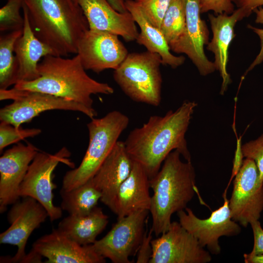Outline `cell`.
Here are the masks:
<instances>
[{
    "instance_id": "cell-1",
    "label": "cell",
    "mask_w": 263,
    "mask_h": 263,
    "mask_svg": "<svg viewBox=\"0 0 263 263\" xmlns=\"http://www.w3.org/2000/svg\"><path fill=\"white\" fill-rule=\"evenodd\" d=\"M197 105L194 101H185L174 111L150 116L129 134L124 142L127 151L150 179L157 174L173 150H177L186 161H191L185 135Z\"/></svg>"
},
{
    "instance_id": "cell-2",
    "label": "cell",
    "mask_w": 263,
    "mask_h": 263,
    "mask_svg": "<svg viewBox=\"0 0 263 263\" xmlns=\"http://www.w3.org/2000/svg\"><path fill=\"white\" fill-rule=\"evenodd\" d=\"M23 6L34 34L54 56L77 54L78 42L89 28L76 0H24Z\"/></svg>"
},
{
    "instance_id": "cell-3",
    "label": "cell",
    "mask_w": 263,
    "mask_h": 263,
    "mask_svg": "<svg viewBox=\"0 0 263 263\" xmlns=\"http://www.w3.org/2000/svg\"><path fill=\"white\" fill-rule=\"evenodd\" d=\"M39 76L32 81L17 82L14 87L63 97L89 109L93 107V94H112L114 90L107 83L91 77L86 72L78 55L72 58L48 55L38 66Z\"/></svg>"
},
{
    "instance_id": "cell-4",
    "label": "cell",
    "mask_w": 263,
    "mask_h": 263,
    "mask_svg": "<svg viewBox=\"0 0 263 263\" xmlns=\"http://www.w3.org/2000/svg\"><path fill=\"white\" fill-rule=\"evenodd\" d=\"M177 150L166 158L157 174L150 179L153 191L149 211L156 236L166 232L172 215L185 210L197 192L195 172L191 161L183 162Z\"/></svg>"
},
{
    "instance_id": "cell-5",
    "label": "cell",
    "mask_w": 263,
    "mask_h": 263,
    "mask_svg": "<svg viewBox=\"0 0 263 263\" xmlns=\"http://www.w3.org/2000/svg\"><path fill=\"white\" fill-rule=\"evenodd\" d=\"M129 118L113 111L100 118H93L87 125L89 142L79 166L65 174L62 189L69 190L91 179L110 153L121 133L127 128Z\"/></svg>"
},
{
    "instance_id": "cell-6",
    "label": "cell",
    "mask_w": 263,
    "mask_h": 263,
    "mask_svg": "<svg viewBox=\"0 0 263 263\" xmlns=\"http://www.w3.org/2000/svg\"><path fill=\"white\" fill-rule=\"evenodd\" d=\"M160 56L149 51L129 53L114 70L115 82L134 101L158 106L161 100Z\"/></svg>"
},
{
    "instance_id": "cell-7",
    "label": "cell",
    "mask_w": 263,
    "mask_h": 263,
    "mask_svg": "<svg viewBox=\"0 0 263 263\" xmlns=\"http://www.w3.org/2000/svg\"><path fill=\"white\" fill-rule=\"evenodd\" d=\"M70 155L66 147L54 154L39 151L19 187L20 197H30L37 200L46 209L52 222L60 218L63 210L54 204L53 190L56 186L53 181V172L59 163L74 168V164L68 158Z\"/></svg>"
},
{
    "instance_id": "cell-8",
    "label": "cell",
    "mask_w": 263,
    "mask_h": 263,
    "mask_svg": "<svg viewBox=\"0 0 263 263\" xmlns=\"http://www.w3.org/2000/svg\"><path fill=\"white\" fill-rule=\"evenodd\" d=\"M149 212L141 210L117 218L107 234L93 244L95 251L113 263H132L129 258L139 249Z\"/></svg>"
},
{
    "instance_id": "cell-9",
    "label": "cell",
    "mask_w": 263,
    "mask_h": 263,
    "mask_svg": "<svg viewBox=\"0 0 263 263\" xmlns=\"http://www.w3.org/2000/svg\"><path fill=\"white\" fill-rule=\"evenodd\" d=\"M229 207L232 220L244 227L259 220L263 210V184L255 162L245 158L236 174Z\"/></svg>"
},
{
    "instance_id": "cell-10",
    "label": "cell",
    "mask_w": 263,
    "mask_h": 263,
    "mask_svg": "<svg viewBox=\"0 0 263 263\" xmlns=\"http://www.w3.org/2000/svg\"><path fill=\"white\" fill-rule=\"evenodd\" d=\"M22 198L13 204L7 214L10 225L0 234V243L16 245L17 251L13 257H1L0 263H25L28 238L49 217L46 209L35 199Z\"/></svg>"
},
{
    "instance_id": "cell-11",
    "label": "cell",
    "mask_w": 263,
    "mask_h": 263,
    "mask_svg": "<svg viewBox=\"0 0 263 263\" xmlns=\"http://www.w3.org/2000/svg\"><path fill=\"white\" fill-rule=\"evenodd\" d=\"M151 244L149 263H207L212 259L209 252L179 222H172L168 230Z\"/></svg>"
},
{
    "instance_id": "cell-12",
    "label": "cell",
    "mask_w": 263,
    "mask_h": 263,
    "mask_svg": "<svg viewBox=\"0 0 263 263\" xmlns=\"http://www.w3.org/2000/svg\"><path fill=\"white\" fill-rule=\"evenodd\" d=\"M185 210L177 212L179 223L212 254L220 253L219 239L221 237L236 236L241 231L239 225L231 218L226 195H224L223 205L212 211L208 218H198L190 208L187 207Z\"/></svg>"
},
{
    "instance_id": "cell-13",
    "label": "cell",
    "mask_w": 263,
    "mask_h": 263,
    "mask_svg": "<svg viewBox=\"0 0 263 263\" xmlns=\"http://www.w3.org/2000/svg\"><path fill=\"white\" fill-rule=\"evenodd\" d=\"M128 54L118 36L99 30L89 29L77 45V55L84 69L97 74L116 69Z\"/></svg>"
},
{
    "instance_id": "cell-14",
    "label": "cell",
    "mask_w": 263,
    "mask_h": 263,
    "mask_svg": "<svg viewBox=\"0 0 263 263\" xmlns=\"http://www.w3.org/2000/svg\"><path fill=\"white\" fill-rule=\"evenodd\" d=\"M186 14L184 33L175 42L169 45L171 51L185 54L206 76L216 70L214 62L207 58L204 46L209 43V31L205 20L201 18L199 0H182Z\"/></svg>"
},
{
    "instance_id": "cell-15",
    "label": "cell",
    "mask_w": 263,
    "mask_h": 263,
    "mask_svg": "<svg viewBox=\"0 0 263 263\" xmlns=\"http://www.w3.org/2000/svg\"><path fill=\"white\" fill-rule=\"evenodd\" d=\"M54 110L78 112L91 119L97 115L96 111L91 110L74 101L50 94L27 91L23 97L0 109V120L19 128L23 123L30 122L40 113Z\"/></svg>"
},
{
    "instance_id": "cell-16",
    "label": "cell",
    "mask_w": 263,
    "mask_h": 263,
    "mask_svg": "<svg viewBox=\"0 0 263 263\" xmlns=\"http://www.w3.org/2000/svg\"><path fill=\"white\" fill-rule=\"evenodd\" d=\"M39 150L33 144L18 143L0 157V212L20 198L19 187L29 167Z\"/></svg>"
},
{
    "instance_id": "cell-17",
    "label": "cell",
    "mask_w": 263,
    "mask_h": 263,
    "mask_svg": "<svg viewBox=\"0 0 263 263\" xmlns=\"http://www.w3.org/2000/svg\"><path fill=\"white\" fill-rule=\"evenodd\" d=\"M32 250L47 259V263H104L105 258L95 250L93 244L82 245L57 228L37 239Z\"/></svg>"
},
{
    "instance_id": "cell-18",
    "label": "cell",
    "mask_w": 263,
    "mask_h": 263,
    "mask_svg": "<svg viewBox=\"0 0 263 263\" xmlns=\"http://www.w3.org/2000/svg\"><path fill=\"white\" fill-rule=\"evenodd\" d=\"M90 29L121 37L126 42L136 41L139 32L132 15L115 10L107 0H76Z\"/></svg>"
},
{
    "instance_id": "cell-19",
    "label": "cell",
    "mask_w": 263,
    "mask_h": 263,
    "mask_svg": "<svg viewBox=\"0 0 263 263\" xmlns=\"http://www.w3.org/2000/svg\"><path fill=\"white\" fill-rule=\"evenodd\" d=\"M134 162L124 142L118 141L91 178L101 194L100 201L113 212L118 188L131 172Z\"/></svg>"
},
{
    "instance_id": "cell-20",
    "label": "cell",
    "mask_w": 263,
    "mask_h": 263,
    "mask_svg": "<svg viewBox=\"0 0 263 263\" xmlns=\"http://www.w3.org/2000/svg\"><path fill=\"white\" fill-rule=\"evenodd\" d=\"M212 38L207 49L214 55V64L222 78L221 94H223L231 82L230 75L227 71L228 49L236 35L234 27L236 23L243 19L240 11L237 9L230 15L225 13L215 15L209 14Z\"/></svg>"
},
{
    "instance_id": "cell-21",
    "label": "cell",
    "mask_w": 263,
    "mask_h": 263,
    "mask_svg": "<svg viewBox=\"0 0 263 263\" xmlns=\"http://www.w3.org/2000/svg\"><path fill=\"white\" fill-rule=\"evenodd\" d=\"M150 178L142 167L134 162L129 176L117 191L113 212L117 218L141 210H150L151 196Z\"/></svg>"
},
{
    "instance_id": "cell-22",
    "label": "cell",
    "mask_w": 263,
    "mask_h": 263,
    "mask_svg": "<svg viewBox=\"0 0 263 263\" xmlns=\"http://www.w3.org/2000/svg\"><path fill=\"white\" fill-rule=\"evenodd\" d=\"M22 10L24 19L23 33L17 39L14 48L18 66L17 82L38 78L39 76L38 66L41 58L54 55L52 50L36 37L23 6Z\"/></svg>"
},
{
    "instance_id": "cell-23",
    "label": "cell",
    "mask_w": 263,
    "mask_h": 263,
    "mask_svg": "<svg viewBox=\"0 0 263 263\" xmlns=\"http://www.w3.org/2000/svg\"><path fill=\"white\" fill-rule=\"evenodd\" d=\"M127 10L132 15L138 24L140 32L136 41L144 46L147 51L158 54L162 64L175 69L183 65L185 57L175 56L170 52L169 46L160 29L152 25L146 17L135 0H126Z\"/></svg>"
},
{
    "instance_id": "cell-24",
    "label": "cell",
    "mask_w": 263,
    "mask_h": 263,
    "mask_svg": "<svg viewBox=\"0 0 263 263\" xmlns=\"http://www.w3.org/2000/svg\"><path fill=\"white\" fill-rule=\"evenodd\" d=\"M109 223V217L96 207L84 216L69 215L58 224L57 228L80 245L93 244Z\"/></svg>"
},
{
    "instance_id": "cell-25",
    "label": "cell",
    "mask_w": 263,
    "mask_h": 263,
    "mask_svg": "<svg viewBox=\"0 0 263 263\" xmlns=\"http://www.w3.org/2000/svg\"><path fill=\"white\" fill-rule=\"evenodd\" d=\"M60 205L63 210L69 215L84 216L90 213L95 207L101 194L90 179L84 184L69 190L61 188Z\"/></svg>"
},
{
    "instance_id": "cell-26",
    "label": "cell",
    "mask_w": 263,
    "mask_h": 263,
    "mask_svg": "<svg viewBox=\"0 0 263 263\" xmlns=\"http://www.w3.org/2000/svg\"><path fill=\"white\" fill-rule=\"evenodd\" d=\"M23 30L8 32L0 37V89H6L17 82L18 66L14 55L15 43Z\"/></svg>"
},
{
    "instance_id": "cell-27",
    "label": "cell",
    "mask_w": 263,
    "mask_h": 263,
    "mask_svg": "<svg viewBox=\"0 0 263 263\" xmlns=\"http://www.w3.org/2000/svg\"><path fill=\"white\" fill-rule=\"evenodd\" d=\"M186 27L185 10L182 0H172L163 19L160 31L169 45L183 35Z\"/></svg>"
},
{
    "instance_id": "cell-28",
    "label": "cell",
    "mask_w": 263,
    "mask_h": 263,
    "mask_svg": "<svg viewBox=\"0 0 263 263\" xmlns=\"http://www.w3.org/2000/svg\"><path fill=\"white\" fill-rule=\"evenodd\" d=\"M24 0H7L0 9V31L10 32L23 30L24 24L23 16L20 15Z\"/></svg>"
},
{
    "instance_id": "cell-29",
    "label": "cell",
    "mask_w": 263,
    "mask_h": 263,
    "mask_svg": "<svg viewBox=\"0 0 263 263\" xmlns=\"http://www.w3.org/2000/svg\"><path fill=\"white\" fill-rule=\"evenodd\" d=\"M41 130L38 128L22 129L7 123L0 121V151L8 146L19 142L28 137H33L39 134Z\"/></svg>"
},
{
    "instance_id": "cell-30",
    "label": "cell",
    "mask_w": 263,
    "mask_h": 263,
    "mask_svg": "<svg viewBox=\"0 0 263 263\" xmlns=\"http://www.w3.org/2000/svg\"><path fill=\"white\" fill-rule=\"evenodd\" d=\"M150 22L160 29L172 0H135Z\"/></svg>"
},
{
    "instance_id": "cell-31",
    "label": "cell",
    "mask_w": 263,
    "mask_h": 263,
    "mask_svg": "<svg viewBox=\"0 0 263 263\" xmlns=\"http://www.w3.org/2000/svg\"><path fill=\"white\" fill-rule=\"evenodd\" d=\"M243 157L253 160L259 173V181L263 184V134L257 139L251 140L241 146Z\"/></svg>"
},
{
    "instance_id": "cell-32",
    "label": "cell",
    "mask_w": 263,
    "mask_h": 263,
    "mask_svg": "<svg viewBox=\"0 0 263 263\" xmlns=\"http://www.w3.org/2000/svg\"><path fill=\"white\" fill-rule=\"evenodd\" d=\"M201 13L213 11L215 15L225 13L230 15L234 11L231 0H199Z\"/></svg>"
},
{
    "instance_id": "cell-33",
    "label": "cell",
    "mask_w": 263,
    "mask_h": 263,
    "mask_svg": "<svg viewBox=\"0 0 263 263\" xmlns=\"http://www.w3.org/2000/svg\"><path fill=\"white\" fill-rule=\"evenodd\" d=\"M253 12L256 14L255 22L257 23L263 24V7H260L254 10ZM247 27L258 36L260 40L261 49L259 54L257 55L253 63L244 73L245 75L248 72L252 70L256 65L260 64L263 61V29L253 27L251 25H248Z\"/></svg>"
},
{
    "instance_id": "cell-34",
    "label": "cell",
    "mask_w": 263,
    "mask_h": 263,
    "mask_svg": "<svg viewBox=\"0 0 263 263\" xmlns=\"http://www.w3.org/2000/svg\"><path fill=\"white\" fill-rule=\"evenodd\" d=\"M153 230L151 228L148 233L145 231L143 238L138 250L137 263H149L152 255V234Z\"/></svg>"
},
{
    "instance_id": "cell-35",
    "label": "cell",
    "mask_w": 263,
    "mask_h": 263,
    "mask_svg": "<svg viewBox=\"0 0 263 263\" xmlns=\"http://www.w3.org/2000/svg\"><path fill=\"white\" fill-rule=\"evenodd\" d=\"M241 13L243 19L249 17L254 10L263 7V0H231Z\"/></svg>"
},
{
    "instance_id": "cell-36",
    "label": "cell",
    "mask_w": 263,
    "mask_h": 263,
    "mask_svg": "<svg viewBox=\"0 0 263 263\" xmlns=\"http://www.w3.org/2000/svg\"><path fill=\"white\" fill-rule=\"evenodd\" d=\"M253 236L254 246L250 255L263 254V229L259 220L250 224Z\"/></svg>"
},
{
    "instance_id": "cell-37",
    "label": "cell",
    "mask_w": 263,
    "mask_h": 263,
    "mask_svg": "<svg viewBox=\"0 0 263 263\" xmlns=\"http://www.w3.org/2000/svg\"><path fill=\"white\" fill-rule=\"evenodd\" d=\"M26 92V90H19L14 87L11 89H0V100L12 99L14 101L23 97Z\"/></svg>"
},
{
    "instance_id": "cell-38",
    "label": "cell",
    "mask_w": 263,
    "mask_h": 263,
    "mask_svg": "<svg viewBox=\"0 0 263 263\" xmlns=\"http://www.w3.org/2000/svg\"><path fill=\"white\" fill-rule=\"evenodd\" d=\"M113 8L116 11L125 13L128 10L126 7V0H107Z\"/></svg>"
},
{
    "instance_id": "cell-39",
    "label": "cell",
    "mask_w": 263,
    "mask_h": 263,
    "mask_svg": "<svg viewBox=\"0 0 263 263\" xmlns=\"http://www.w3.org/2000/svg\"><path fill=\"white\" fill-rule=\"evenodd\" d=\"M244 257L245 263H263V254L250 255L244 254Z\"/></svg>"
}]
</instances>
